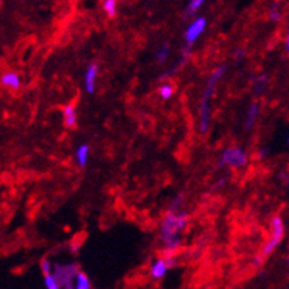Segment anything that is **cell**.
<instances>
[{"label":"cell","instance_id":"cell-19","mask_svg":"<svg viewBox=\"0 0 289 289\" xmlns=\"http://www.w3.org/2000/svg\"><path fill=\"white\" fill-rule=\"evenodd\" d=\"M286 51L289 52V30H288V36H286Z\"/></svg>","mask_w":289,"mask_h":289},{"label":"cell","instance_id":"cell-13","mask_svg":"<svg viewBox=\"0 0 289 289\" xmlns=\"http://www.w3.org/2000/svg\"><path fill=\"white\" fill-rule=\"evenodd\" d=\"M44 286H46V289H61V283L55 274L44 276Z\"/></svg>","mask_w":289,"mask_h":289},{"label":"cell","instance_id":"cell-10","mask_svg":"<svg viewBox=\"0 0 289 289\" xmlns=\"http://www.w3.org/2000/svg\"><path fill=\"white\" fill-rule=\"evenodd\" d=\"M89 152H90V148H89V144L83 143L80 144V146L77 148L75 151V161L80 167H84L89 161Z\"/></svg>","mask_w":289,"mask_h":289},{"label":"cell","instance_id":"cell-9","mask_svg":"<svg viewBox=\"0 0 289 289\" xmlns=\"http://www.w3.org/2000/svg\"><path fill=\"white\" fill-rule=\"evenodd\" d=\"M62 118H64V124L68 128H72L77 126V109L72 104L64 107L62 109Z\"/></svg>","mask_w":289,"mask_h":289},{"label":"cell","instance_id":"cell-17","mask_svg":"<svg viewBox=\"0 0 289 289\" xmlns=\"http://www.w3.org/2000/svg\"><path fill=\"white\" fill-rule=\"evenodd\" d=\"M168 52H170V49H168V44L167 43H164L163 44V47L158 51V55H157V59L160 61V62H164L165 59H167V56H168Z\"/></svg>","mask_w":289,"mask_h":289},{"label":"cell","instance_id":"cell-2","mask_svg":"<svg viewBox=\"0 0 289 289\" xmlns=\"http://www.w3.org/2000/svg\"><path fill=\"white\" fill-rule=\"evenodd\" d=\"M283 236H285V224H283V220L279 217V216H276V217H273V220H271V236H270V239L267 240V242L264 244V247L261 248V253L254 258V266H261L263 264V261L274 251V248L282 242V239H283Z\"/></svg>","mask_w":289,"mask_h":289},{"label":"cell","instance_id":"cell-14","mask_svg":"<svg viewBox=\"0 0 289 289\" xmlns=\"http://www.w3.org/2000/svg\"><path fill=\"white\" fill-rule=\"evenodd\" d=\"M257 115H258V104L255 102V104L251 105L250 112H248V118H247V127H248V128H251V126L254 124Z\"/></svg>","mask_w":289,"mask_h":289},{"label":"cell","instance_id":"cell-15","mask_svg":"<svg viewBox=\"0 0 289 289\" xmlns=\"http://www.w3.org/2000/svg\"><path fill=\"white\" fill-rule=\"evenodd\" d=\"M173 93H174V87L168 83H165L160 87V96L163 99H170L173 96Z\"/></svg>","mask_w":289,"mask_h":289},{"label":"cell","instance_id":"cell-3","mask_svg":"<svg viewBox=\"0 0 289 289\" xmlns=\"http://www.w3.org/2000/svg\"><path fill=\"white\" fill-rule=\"evenodd\" d=\"M226 68L224 67H218L213 71V74L210 75L208 81H207V87L202 96V104H201V131L205 133L208 130V124H210V101L214 91V87L217 84V81L223 77Z\"/></svg>","mask_w":289,"mask_h":289},{"label":"cell","instance_id":"cell-16","mask_svg":"<svg viewBox=\"0 0 289 289\" xmlns=\"http://www.w3.org/2000/svg\"><path fill=\"white\" fill-rule=\"evenodd\" d=\"M40 270H41V273H43L44 276L54 274V271H52V264H51L49 260H41V263H40Z\"/></svg>","mask_w":289,"mask_h":289},{"label":"cell","instance_id":"cell-1","mask_svg":"<svg viewBox=\"0 0 289 289\" xmlns=\"http://www.w3.org/2000/svg\"><path fill=\"white\" fill-rule=\"evenodd\" d=\"M187 221L189 217L186 213L168 211L165 214V217L161 221V240L165 244L163 258H174L181 245L180 233L186 227Z\"/></svg>","mask_w":289,"mask_h":289},{"label":"cell","instance_id":"cell-4","mask_svg":"<svg viewBox=\"0 0 289 289\" xmlns=\"http://www.w3.org/2000/svg\"><path fill=\"white\" fill-rule=\"evenodd\" d=\"M247 163H248V154L240 146L227 148L220 158V165H227L230 168H240Z\"/></svg>","mask_w":289,"mask_h":289},{"label":"cell","instance_id":"cell-18","mask_svg":"<svg viewBox=\"0 0 289 289\" xmlns=\"http://www.w3.org/2000/svg\"><path fill=\"white\" fill-rule=\"evenodd\" d=\"M202 0H192V2L189 3V6H187V14H195L201 6H202Z\"/></svg>","mask_w":289,"mask_h":289},{"label":"cell","instance_id":"cell-8","mask_svg":"<svg viewBox=\"0 0 289 289\" xmlns=\"http://www.w3.org/2000/svg\"><path fill=\"white\" fill-rule=\"evenodd\" d=\"M2 84L11 90H18L21 87V77L19 74L17 72H12V71H8V72H3L2 74V78H0Z\"/></svg>","mask_w":289,"mask_h":289},{"label":"cell","instance_id":"cell-5","mask_svg":"<svg viewBox=\"0 0 289 289\" xmlns=\"http://www.w3.org/2000/svg\"><path fill=\"white\" fill-rule=\"evenodd\" d=\"M205 28H207V18L198 17V18H195L194 21H192V22L189 24L186 33H184V38H186L187 46L194 44V43L198 40V37L205 31Z\"/></svg>","mask_w":289,"mask_h":289},{"label":"cell","instance_id":"cell-11","mask_svg":"<svg viewBox=\"0 0 289 289\" xmlns=\"http://www.w3.org/2000/svg\"><path fill=\"white\" fill-rule=\"evenodd\" d=\"M74 289H91V283L90 279L86 273L78 271L74 280Z\"/></svg>","mask_w":289,"mask_h":289},{"label":"cell","instance_id":"cell-6","mask_svg":"<svg viewBox=\"0 0 289 289\" xmlns=\"http://www.w3.org/2000/svg\"><path fill=\"white\" fill-rule=\"evenodd\" d=\"M98 74H99V67L96 65L94 62L87 67L86 74H84V86H86L87 93H93L94 91V86H96V78H98Z\"/></svg>","mask_w":289,"mask_h":289},{"label":"cell","instance_id":"cell-7","mask_svg":"<svg viewBox=\"0 0 289 289\" xmlns=\"http://www.w3.org/2000/svg\"><path fill=\"white\" fill-rule=\"evenodd\" d=\"M168 263H167V260L165 258H158V260H155L154 263H152V266H151V276L154 277V279H163L165 274H167V271H168Z\"/></svg>","mask_w":289,"mask_h":289},{"label":"cell","instance_id":"cell-21","mask_svg":"<svg viewBox=\"0 0 289 289\" xmlns=\"http://www.w3.org/2000/svg\"><path fill=\"white\" fill-rule=\"evenodd\" d=\"M288 143H289V137H288Z\"/></svg>","mask_w":289,"mask_h":289},{"label":"cell","instance_id":"cell-20","mask_svg":"<svg viewBox=\"0 0 289 289\" xmlns=\"http://www.w3.org/2000/svg\"><path fill=\"white\" fill-rule=\"evenodd\" d=\"M288 264H289V255H288Z\"/></svg>","mask_w":289,"mask_h":289},{"label":"cell","instance_id":"cell-12","mask_svg":"<svg viewBox=\"0 0 289 289\" xmlns=\"http://www.w3.org/2000/svg\"><path fill=\"white\" fill-rule=\"evenodd\" d=\"M105 14L109 17V18H114L117 15V2L115 0H105L104 5H102Z\"/></svg>","mask_w":289,"mask_h":289}]
</instances>
